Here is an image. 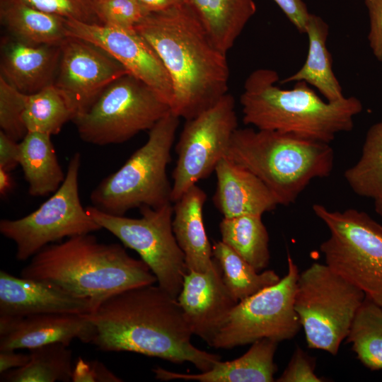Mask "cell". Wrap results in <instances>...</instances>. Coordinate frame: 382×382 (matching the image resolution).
Wrapping results in <instances>:
<instances>
[{
  "label": "cell",
  "mask_w": 382,
  "mask_h": 382,
  "mask_svg": "<svg viewBox=\"0 0 382 382\" xmlns=\"http://www.w3.org/2000/svg\"><path fill=\"white\" fill-rule=\"evenodd\" d=\"M95 328L91 343L102 352H132L172 363H192L201 371L221 357L196 347L177 298L158 284L127 289L87 314Z\"/></svg>",
  "instance_id": "1"
},
{
  "label": "cell",
  "mask_w": 382,
  "mask_h": 382,
  "mask_svg": "<svg viewBox=\"0 0 382 382\" xmlns=\"http://www.w3.org/2000/svg\"><path fill=\"white\" fill-rule=\"evenodd\" d=\"M134 29L155 50L170 76L174 115L192 119L228 93L226 54L186 4L149 13Z\"/></svg>",
  "instance_id": "2"
},
{
  "label": "cell",
  "mask_w": 382,
  "mask_h": 382,
  "mask_svg": "<svg viewBox=\"0 0 382 382\" xmlns=\"http://www.w3.org/2000/svg\"><path fill=\"white\" fill-rule=\"evenodd\" d=\"M21 277L50 283L85 299L93 311L115 294L157 283L148 265L131 257L125 246L99 242L91 233L46 245L30 258Z\"/></svg>",
  "instance_id": "3"
},
{
  "label": "cell",
  "mask_w": 382,
  "mask_h": 382,
  "mask_svg": "<svg viewBox=\"0 0 382 382\" xmlns=\"http://www.w3.org/2000/svg\"><path fill=\"white\" fill-rule=\"evenodd\" d=\"M279 79L270 69L248 75L240 97L245 125L330 144L339 133L352 129L354 117L363 110L354 96L325 101L306 82L283 89Z\"/></svg>",
  "instance_id": "4"
},
{
  "label": "cell",
  "mask_w": 382,
  "mask_h": 382,
  "mask_svg": "<svg viewBox=\"0 0 382 382\" xmlns=\"http://www.w3.org/2000/svg\"><path fill=\"white\" fill-rule=\"evenodd\" d=\"M226 157L250 170L284 206L313 180L328 177L335 158L328 143L253 128L234 132Z\"/></svg>",
  "instance_id": "5"
},
{
  "label": "cell",
  "mask_w": 382,
  "mask_h": 382,
  "mask_svg": "<svg viewBox=\"0 0 382 382\" xmlns=\"http://www.w3.org/2000/svg\"><path fill=\"white\" fill-rule=\"evenodd\" d=\"M179 119L170 112L149 130L146 142L92 191L93 207L109 214L124 216L132 209L158 208L172 202L166 169Z\"/></svg>",
  "instance_id": "6"
},
{
  "label": "cell",
  "mask_w": 382,
  "mask_h": 382,
  "mask_svg": "<svg viewBox=\"0 0 382 382\" xmlns=\"http://www.w3.org/2000/svg\"><path fill=\"white\" fill-rule=\"evenodd\" d=\"M366 294L326 264L299 273L294 308L308 347L336 355Z\"/></svg>",
  "instance_id": "7"
},
{
  "label": "cell",
  "mask_w": 382,
  "mask_h": 382,
  "mask_svg": "<svg viewBox=\"0 0 382 382\" xmlns=\"http://www.w3.org/2000/svg\"><path fill=\"white\" fill-rule=\"evenodd\" d=\"M312 208L330 231L320 247L325 264L382 307V224L355 209Z\"/></svg>",
  "instance_id": "8"
},
{
  "label": "cell",
  "mask_w": 382,
  "mask_h": 382,
  "mask_svg": "<svg viewBox=\"0 0 382 382\" xmlns=\"http://www.w3.org/2000/svg\"><path fill=\"white\" fill-rule=\"evenodd\" d=\"M170 112V105L156 91L127 74L108 86L86 113L72 121L83 141L103 146L123 143L150 130Z\"/></svg>",
  "instance_id": "9"
},
{
  "label": "cell",
  "mask_w": 382,
  "mask_h": 382,
  "mask_svg": "<svg viewBox=\"0 0 382 382\" xmlns=\"http://www.w3.org/2000/svg\"><path fill=\"white\" fill-rule=\"evenodd\" d=\"M86 210L102 228L139 255L156 276L159 286L178 297L188 270L173 231L171 203L158 208L143 207L139 209L140 218L109 214L93 206Z\"/></svg>",
  "instance_id": "10"
},
{
  "label": "cell",
  "mask_w": 382,
  "mask_h": 382,
  "mask_svg": "<svg viewBox=\"0 0 382 382\" xmlns=\"http://www.w3.org/2000/svg\"><path fill=\"white\" fill-rule=\"evenodd\" d=\"M81 155L75 153L59 189L36 210L17 219H2L0 233L16 245V259H30L46 245L64 238L102 229L81 203Z\"/></svg>",
  "instance_id": "11"
},
{
  "label": "cell",
  "mask_w": 382,
  "mask_h": 382,
  "mask_svg": "<svg viewBox=\"0 0 382 382\" xmlns=\"http://www.w3.org/2000/svg\"><path fill=\"white\" fill-rule=\"evenodd\" d=\"M286 274L276 284L239 301L232 309L211 347L231 349L267 338H293L301 328L294 308L299 272L287 251Z\"/></svg>",
  "instance_id": "12"
},
{
  "label": "cell",
  "mask_w": 382,
  "mask_h": 382,
  "mask_svg": "<svg viewBox=\"0 0 382 382\" xmlns=\"http://www.w3.org/2000/svg\"><path fill=\"white\" fill-rule=\"evenodd\" d=\"M238 128L235 100L228 93L213 106L186 120L175 146L178 158L172 173V202L215 170L226 156Z\"/></svg>",
  "instance_id": "13"
},
{
  "label": "cell",
  "mask_w": 382,
  "mask_h": 382,
  "mask_svg": "<svg viewBox=\"0 0 382 382\" xmlns=\"http://www.w3.org/2000/svg\"><path fill=\"white\" fill-rule=\"evenodd\" d=\"M127 74L128 71L102 49L84 40L67 37L61 44L54 84L65 98L74 120L86 113L108 86Z\"/></svg>",
  "instance_id": "14"
},
{
  "label": "cell",
  "mask_w": 382,
  "mask_h": 382,
  "mask_svg": "<svg viewBox=\"0 0 382 382\" xmlns=\"http://www.w3.org/2000/svg\"><path fill=\"white\" fill-rule=\"evenodd\" d=\"M66 34L104 50L129 74L156 91L171 109L173 86L170 76L155 50L135 29L66 18Z\"/></svg>",
  "instance_id": "15"
},
{
  "label": "cell",
  "mask_w": 382,
  "mask_h": 382,
  "mask_svg": "<svg viewBox=\"0 0 382 382\" xmlns=\"http://www.w3.org/2000/svg\"><path fill=\"white\" fill-rule=\"evenodd\" d=\"M193 335L210 347L237 302L224 284L214 257L205 272L187 271L177 297Z\"/></svg>",
  "instance_id": "16"
},
{
  "label": "cell",
  "mask_w": 382,
  "mask_h": 382,
  "mask_svg": "<svg viewBox=\"0 0 382 382\" xmlns=\"http://www.w3.org/2000/svg\"><path fill=\"white\" fill-rule=\"evenodd\" d=\"M87 314L0 316V350L30 349L52 343L69 346L76 339L91 343L96 330Z\"/></svg>",
  "instance_id": "17"
},
{
  "label": "cell",
  "mask_w": 382,
  "mask_h": 382,
  "mask_svg": "<svg viewBox=\"0 0 382 382\" xmlns=\"http://www.w3.org/2000/svg\"><path fill=\"white\" fill-rule=\"evenodd\" d=\"M92 311L89 301L76 297L54 284L0 271V316L87 314Z\"/></svg>",
  "instance_id": "18"
},
{
  "label": "cell",
  "mask_w": 382,
  "mask_h": 382,
  "mask_svg": "<svg viewBox=\"0 0 382 382\" xmlns=\"http://www.w3.org/2000/svg\"><path fill=\"white\" fill-rule=\"evenodd\" d=\"M61 55V45L31 44L13 37L1 43V76L26 93L53 84Z\"/></svg>",
  "instance_id": "19"
},
{
  "label": "cell",
  "mask_w": 382,
  "mask_h": 382,
  "mask_svg": "<svg viewBox=\"0 0 382 382\" xmlns=\"http://www.w3.org/2000/svg\"><path fill=\"white\" fill-rule=\"evenodd\" d=\"M216 189L213 202L224 218L245 214H260L274 209L277 200L250 170L227 157L214 170Z\"/></svg>",
  "instance_id": "20"
},
{
  "label": "cell",
  "mask_w": 382,
  "mask_h": 382,
  "mask_svg": "<svg viewBox=\"0 0 382 382\" xmlns=\"http://www.w3.org/2000/svg\"><path fill=\"white\" fill-rule=\"evenodd\" d=\"M278 342L264 338L252 343L241 357L228 361H218L212 369L200 374H181L157 366L155 377L161 381L183 379L200 382H272L277 366L274 356Z\"/></svg>",
  "instance_id": "21"
},
{
  "label": "cell",
  "mask_w": 382,
  "mask_h": 382,
  "mask_svg": "<svg viewBox=\"0 0 382 382\" xmlns=\"http://www.w3.org/2000/svg\"><path fill=\"white\" fill-rule=\"evenodd\" d=\"M206 199L205 192L195 185L174 202L173 231L188 271L205 272L214 261L212 245L204 224Z\"/></svg>",
  "instance_id": "22"
},
{
  "label": "cell",
  "mask_w": 382,
  "mask_h": 382,
  "mask_svg": "<svg viewBox=\"0 0 382 382\" xmlns=\"http://www.w3.org/2000/svg\"><path fill=\"white\" fill-rule=\"evenodd\" d=\"M305 33L308 39L306 59L300 69L280 83L304 81L318 89L328 101L342 99L345 96L332 70L331 54L326 45L329 25L321 17L311 13Z\"/></svg>",
  "instance_id": "23"
},
{
  "label": "cell",
  "mask_w": 382,
  "mask_h": 382,
  "mask_svg": "<svg viewBox=\"0 0 382 382\" xmlns=\"http://www.w3.org/2000/svg\"><path fill=\"white\" fill-rule=\"evenodd\" d=\"M214 45L224 53L232 48L255 14L254 0H185Z\"/></svg>",
  "instance_id": "24"
},
{
  "label": "cell",
  "mask_w": 382,
  "mask_h": 382,
  "mask_svg": "<svg viewBox=\"0 0 382 382\" xmlns=\"http://www.w3.org/2000/svg\"><path fill=\"white\" fill-rule=\"evenodd\" d=\"M0 20L12 37L31 44L61 45L67 37L66 18L25 0H0Z\"/></svg>",
  "instance_id": "25"
},
{
  "label": "cell",
  "mask_w": 382,
  "mask_h": 382,
  "mask_svg": "<svg viewBox=\"0 0 382 382\" xmlns=\"http://www.w3.org/2000/svg\"><path fill=\"white\" fill-rule=\"evenodd\" d=\"M20 158L28 192L33 197L45 196L56 192L65 175L58 162L51 136L28 132L19 141Z\"/></svg>",
  "instance_id": "26"
},
{
  "label": "cell",
  "mask_w": 382,
  "mask_h": 382,
  "mask_svg": "<svg viewBox=\"0 0 382 382\" xmlns=\"http://www.w3.org/2000/svg\"><path fill=\"white\" fill-rule=\"evenodd\" d=\"M219 230L221 241L257 271L261 272L267 267L270 258L269 235L262 215L224 217Z\"/></svg>",
  "instance_id": "27"
},
{
  "label": "cell",
  "mask_w": 382,
  "mask_h": 382,
  "mask_svg": "<svg viewBox=\"0 0 382 382\" xmlns=\"http://www.w3.org/2000/svg\"><path fill=\"white\" fill-rule=\"evenodd\" d=\"M68 347L62 343H52L30 349L28 362L1 374V381H71L74 365L72 351Z\"/></svg>",
  "instance_id": "28"
},
{
  "label": "cell",
  "mask_w": 382,
  "mask_h": 382,
  "mask_svg": "<svg viewBox=\"0 0 382 382\" xmlns=\"http://www.w3.org/2000/svg\"><path fill=\"white\" fill-rule=\"evenodd\" d=\"M223 280L233 299L239 302L280 280L273 270L258 272L221 241L212 245Z\"/></svg>",
  "instance_id": "29"
},
{
  "label": "cell",
  "mask_w": 382,
  "mask_h": 382,
  "mask_svg": "<svg viewBox=\"0 0 382 382\" xmlns=\"http://www.w3.org/2000/svg\"><path fill=\"white\" fill-rule=\"evenodd\" d=\"M344 176L357 195L374 199L382 195V120L369 128L359 160Z\"/></svg>",
  "instance_id": "30"
},
{
  "label": "cell",
  "mask_w": 382,
  "mask_h": 382,
  "mask_svg": "<svg viewBox=\"0 0 382 382\" xmlns=\"http://www.w3.org/2000/svg\"><path fill=\"white\" fill-rule=\"evenodd\" d=\"M346 339L365 366L382 370V307L366 297Z\"/></svg>",
  "instance_id": "31"
},
{
  "label": "cell",
  "mask_w": 382,
  "mask_h": 382,
  "mask_svg": "<svg viewBox=\"0 0 382 382\" xmlns=\"http://www.w3.org/2000/svg\"><path fill=\"white\" fill-rule=\"evenodd\" d=\"M72 120L73 114L65 98L54 83L27 94L23 120L28 132L55 135Z\"/></svg>",
  "instance_id": "32"
},
{
  "label": "cell",
  "mask_w": 382,
  "mask_h": 382,
  "mask_svg": "<svg viewBox=\"0 0 382 382\" xmlns=\"http://www.w3.org/2000/svg\"><path fill=\"white\" fill-rule=\"evenodd\" d=\"M27 94L0 76L1 131L14 141H21L28 131L23 120Z\"/></svg>",
  "instance_id": "33"
},
{
  "label": "cell",
  "mask_w": 382,
  "mask_h": 382,
  "mask_svg": "<svg viewBox=\"0 0 382 382\" xmlns=\"http://www.w3.org/2000/svg\"><path fill=\"white\" fill-rule=\"evenodd\" d=\"M97 16L102 25L134 29L147 13L137 0H95Z\"/></svg>",
  "instance_id": "34"
},
{
  "label": "cell",
  "mask_w": 382,
  "mask_h": 382,
  "mask_svg": "<svg viewBox=\"0 0 382 382\" xmlns=\"http://www.w3.org/2000/svg\"><path fill=\"white\" fill-rule=\"evenodd\" d=\"M47 13L87 23L101 24L96 11L95 0H25Z\"/></svg>",
  "instance_id": "35"
},
{
  "label": "cell",
  "mask_w": 382,
  "mask_h": 382,
  "mask_svg": "<svg viewBox=\"0 0 382 382\" xmlns=\"http://www.w3.org/2000/svg\"><path fill=\"white\" fill-rule=\"evenodd\" d=\"M279 382H321L315 373V361L300 347L294 351L286 368L277 378Z\"/></svg>",
  "instance_id": "36"
},
{
  "label": "cell",
  "mask_w": 382,
  "mask_h": 382,
  "mask_svg": "<svg viewBox=\"0 0 382 382\" xmlns=\"http://www.w3.org/2000/svg\"><path fill=\"white\" fill-rule=\"evenodd\" d=\"M369 16L368 40L376 59L382 62V0H364Z\"/></svg>",
  "instance_id": "37"
},
{
  "label": "cell",
  "mask_w": 382,
  "mask_h": 382,
  "mask_svg": "<svg viewBox=\"0 0 382 382\" xmlns=\"http://www.w3.org/2000/svg\"><path fill=\"white\" fill-rule=\"evenodd\" d=\"M299 33H305L311 15L303 0H273Z\"/></svg>",
  "instance_id": "38"
},
{
  "label": "cell",
  "mask_w": 382,
  "mask_h": 382,
  "mask_svg": "<svg viewBox=\"0 0 382 382\" xmlns=\"http://www.w3.org/2000/svg\"><path fill=\"white\" fill-rule=\"evenodd\" d=\"M19 142L0 131V168L11 171L19 165Z\"/></svg>",
  "instance_id": "39"
},
{
  "label": "cell",
  "mask_w": 382,
  "mask_h": 382,
  "mask_svg": "<svg viewBox=\"0 0 382 382\" xmlns=\"http://www.w3.org/2000/svg\"><path fill=\"white\" fill-rule=\"evenodd\" d=\"M29 359V353L16 352L13 349L0 350V373L23 366Z\"/></svg>",
  "instance_id": "40"
},
{
  "label": "cell",
  "mask_w": 382,
  "mask_h": 382,
  "mask_svg": "<svg viewBox=\"0 0 382 382\" xmlns=\"http://www.w3.org/2000/svg\"><path fill=\"white\" fill-rule=\"evenodd\" d=\"M89 371L92 382H121L122 381L102 362L93 360L89 361Z\"/></svg>",
  "instance_id": "41"
},
{
  "label": "cell",
  "mask_w": 382,
  "mask_h": 382,
  "mask_svg": "<svg viewBox=\"0 0 382 382\" xmlns=\"http://www.w3.org/2000/svg\"><path fill=\"white\" fill-rule=\"evenodd\" d=\"M147 13H158L182 5L185 0H137Z\"/></svg>",
  "instance_id": "42"
},
{
  "label": "cell",
  "mask_w": 382,
  "mask_h": 382,
  "mask_svg": "<svg viewBox=\"0 0 382 382\" xmlns=\"http://www.w3.org/2000/svg\"><path fill=\"white\" fill-rule=\"evenodd\" d=\"M13 187V180L10 171L0 168V194L6 196Z\"/></svg>",
  "instance_id": "43"
},
{
  "label": "cell",
  "mask_w": 382,
  "mask_h": 382,
  "mask_svg": "<svg viewBox=\"0 0 382 382\" xmlns=\"http://www.w3.org/2000/svg\"><path fill=\"white\" fill-rule=\"evenodd\" d=\"M375 210L376 213L382 218V195L374 199Z\"/></svg>",
  "instance_id": "44"
}]
</instances>
